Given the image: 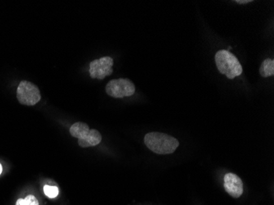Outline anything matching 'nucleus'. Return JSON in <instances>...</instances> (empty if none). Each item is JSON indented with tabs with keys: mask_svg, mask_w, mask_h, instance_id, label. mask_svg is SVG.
<instances>
[{
	"mask_svg": "<svg viewBox=\"0 0 274 205\" xmlns=\"http://www.w3.org/2000/svg\"><path fill=\"white\" fill-rule=\"evenodd\" d=\"M144 141L148 149L158 154H170L179 146V142L176 138L160 132L146 134Z\"/></svg>",
	"mask_w": 274,
	"mask_h": 205,
	"instance_id": "f257e3e1",
	"label": "nucleus"
},
{
	"mask_svg": "<svg viewBox=\"0 0 274 205\" xmlns=\"http://www.w3.org/2000/svg\"><path fill=\"white\" fill-rule=\"evenodd\" d=\"M215 63L218 71L228 79H234L242 73V66L238 59L227 50H221L216 53Z\"/></svg>",
	"mask_w": 274,
	"mask_h": 205,
	"instance_id": "f03ea898",
	"label": "nucleus"
},
{
	"mask_svg": "<svg viewBox=\"0 0 274 205\" xmlns=\"http://www.w3.org/2000/svg\"><path fill=\"white\" fill-rule=\"evenodd\" d=\"M17 98L21 104L27 106H34L41 99V92L35 84L30 81H21L18 90Z\"/></svg>",
	"mask_w": 274,
	"mask_h": 205,
	"instance_id": "7ed1b4c3",
	"label": "nucleus"
},
{
	"mask_svg": "<svg viewBox=\"0 0 274 205\" xmlns=\"http://www.w3.org/2000/svg\"><path fill=\"white\" fill-rule=\"evenodd\" d=\"M106 93L113 98L129 97L134 95L135 91V85L129 79L112 80L105 87Z\"/></svg>",
	"mask_w": 274,
	"mask_h": 205,
	"instance_id": "20e7f679",
	"label": "nucleus"
},
{
	"mask_svg": "<svg viewBox=\"0 0 274 205\" xmlns=\"http://www.w3.org/2000/svg\"><path fill=\"white\" fill-rule=\"evenodd\" d=\"M113 59L111 57H103L101 59H95L90 63V77L103 80L112 73Z\"/></svg>",
	"mask_w": 274,
	"mask_h": 205,
	"instance_id": "39448f33",
	"label": "nucleus"
},
{
	"mask_svg": "<svg viewBox=\"0 0 274 205\" xmlns=\"http://www.w3.org/2000/svg\"><path fill=\"white\" fill-rule=\"evenodd\" d=\"M223 186L227 194L233 198H239L243 194L242 180L236 174H226L223 178Z\"/></svg>",
	"mask_w": 274,
	"mask_h": 205,
	"instance_id": "423d86ee",
	"label": "nucleus"
},
{
	"mask_svg": "<svg viewBox=\"0 0 274 205\" xmlns=\"http://www.w3.org/2000/svg\"><path fill=\"white\" fill-rule=\"evenodd\" d=\"M101 140L102 135L100 132L95 129H91L85 139L78 140V144L81 148H88V147L96 146L100 144Z\"/></svg>",
	"mask_w": 274,
	"mask_h": 205,
	"instance_id": "0eeeda50",
	"label": "nucleus"
},
{
	"mask_svg": "<svg viewBox=\"0 0 274 205\" xmlns=\"http://www.w3.org/2000/svg\"><path fill=\"white\" fill-rule=\"evenodd\" d=\"M90 127L86 123L84 122H76L72 125L70 128V134L73 137L77 138L78 140H83L87 136L89 131H90Z\"/></svg>",
	"mask_w": 274,
	"mask_h": 205,
	"instance_id": "6e6552de",
	"label": "nucleus"
},
{
	"mask_svg": "<svg viewBox=\"0 0 274 205\" xmlns=\"http://www.w3.org/2000/svg\"><path fill=\"white\" fill-rule=\"evenodd\" d=\"M261 77H268L274 74V61L272 59H267L261 64L259 68Z\"/></svg>",
	"mask_w": 274,
	"mask_h": 205,
	"instance_id": "1a4fd4ad",
	"label": "nucleus"
},
{
	"mask_svg": "<svg viewBox=\"0 0 274 205\" xmlns=\"http://www.w3.org/2000/svg\"><path fill=\"white\" fill-rule=\"evenodd\" d=\"M45 195L50 198H56L59 195V188L54 185H46L44 186Z\"/></svg>",
	"mask_w": 274,
	"mask_h": 205,
	"instance_id": "9d476101",
	"label": "nucleus"
},
{
	"mask_svg": "<svg viewBox=\"0 0 274 205\" xmlns=\"http://www.w3.org/2000/svg\"><path fill=\"white\" fill-rule=\"evenodd\" d=\"M24 199H25L27 205H39L38 199L32 194L27 195Z\"/></svg>",
	"mask_w": 274,
	"mask_h": 205,
	"instance_id": "9b49d317",
	"label": "nucleus"
},
{
	"mask_svg": "<svg viewBox=\"0 0 274 205\" xmlns=\"http://www.w3.org/2000/svg\"><path fill=\"white\" fill-rule=\"evenodd\" d=\"M16 205H27V203H26V201L24 198H19V199H18V201H17Z\"/></svg>",
	"mask_w": 274,
	"mask_h": 205,
	"instance_id": "f8f14e48",
	"label": "nucleus"
},
{
	"mask_svg": "<svg viewBox=\"0 0 274 205\" xmlns=\"http://www.w3.org/2000/svg\"><path fill=\"white\" fill-rule=\"evenodd\" d=\"M237 4H239V5H244V4H248V3L252 2V1H249V0H237V1H236Z\"/></svg>",
	"mask_w": 274,
	"mask_h": 205,
	"instance_id": "ddd939ff",
	"label": "nucleus"
},
{
	"mask_svg": "<svg viewBox=\"0 0 274 205\" xmlns=\"http://www.w3.org/2000/svg\"><path fill=\"white\" fill-rule=\"evenodd\" d=\"M3 167L2 165L0 164V174L2 173Z\"/></svg>",
	"mask_w": 274,
	"mask_h": 205,
	"instance_id": "4468645a",
	"label": "nucleus"
}]
</instances>
